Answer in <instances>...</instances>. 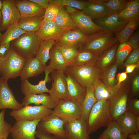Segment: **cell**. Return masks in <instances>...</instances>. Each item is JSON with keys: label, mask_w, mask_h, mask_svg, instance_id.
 Returning a JSON list of instances; mask_svg holds the SVG:
<instances>
[{"label": "cell", "mask_w": 139, "mask_h": 139, "mask_svg": "<svg viewBox=\"0 0 139 139\" xmlns=\"http://www.w3.org/2000/svg\"><path fill=\"white\" fill-rule=\"evenodd\" d=\"M112 120L109 100H98L92 107L86 121L89 135L102 127L107 126Z\"/></svg>", "instance_id": "6da1fadb"}, {"label": "cell", "mask_w": 139, "mask_h": 139, "mask_svg": "<svg viewBox=\"0 0 139 139\" xmlns=\"http://www.w3.org/2000/svg\"><path fill=\"white\" fill-rule=\"evenodd\" d=\"M119 42L114 33L101 31L88 35L82 49L99 56Z\"/></svg>", "instance_id": "7a4b0ae2"}, {"label": "cell", "mask_w": 139, "mask_h": 139, "mask_svg": "<svg viewBox=\"0 0 139 139\" xmlns=\"http://www.w3.org/2000/svg\"><path fill=\"white\" fill-rule=\"evenodd\" d=\"M83 86L93 87L101 80V72L96 65L68 66L65 72Z\"/></svg>", "instance_id": "3957f363"}, {"label": "cell", "mask_w": 139, "mask_h": 139, "mask_svg": "<svg viewBox=\"0 0 139 139\" xmlns=\"http://www.w3.org/2000/svg\"><path fill=\"white\" fill-rule=\"evenodd\" d=\"M41 41L36 33L26 32L11 41L10 46L27 60L35 57Z\"/></svg>", "instance_id": "277c9868"}, {"label": "cell", "mask_w": 139, "mask_h": 139, "mask_svg": "<svg viewBox=\"0 0 139 139\" xmlns=\"http://www.w3.org/2000/svg\"><path fill=\"white\" fill-rule=\"evenodd\" d=\"M26 60L11 46L7 55L0 59V74L6 80L20 76Z\"/></svg>", "instance_id": "5b68a950"}, {"label": "cell", "mask_w": 139, "mask_h": 139, "mask_svg": "<svg viewBox=\"0 0 139 139\" xmlns=\"http://www.w3.org/2000/svg\"><path fill=\"white\" fill-rule=\"evenodd\" d=\"M52 114L68 122L80 118L81 105L70 98L57 102Z\"/></svg>", "instance_id": "8992f818"}, {"label": "cell", "mask_w": 139, "mask_h": 139, "mask_svg": "<svg viewBox=\"0 0 139 139\" xmlns=\"http://www.w3.org/2000/svg\"><path fill=\"white\" fill-rule=\"evenodd\" d=\"M129 89L128 86H117L108 100L109 102L111 116L112 120L126 111L128 100Z\"/></svg>", "instance_id": "52a82bcc"}, {"label": "cell", "mask_w": 139, "mask_h": 139, "mask_svg": "<svg viewBox=\"0 0 139 139\" xmlns=\"http://www.w3.org/2000/svg\"><path fill=\"white\" fill-rule=\"evenodd\" d=\"M52 110L42 105L39 106H26L17 110H12L10 115L16 121L24 120L32 121L42 119L51 114Z\"/></svg>", "instance_id": "ba28073f"}, {"label": "cell", "mask_w": 139, "mask_h": 139, "mask_svg": "<svg viewBox=\"0 0 139 139\" xmlns=\"http://www.w3.org/2000/svg\"><path fill=\"white\" fill-rule=\"evenodd\" d=\"M65 122L51 114L41 119L38 125L37 129L61 139H66L64 128Z\"/></svg>", "instance_id": "9c48e42d"}, {"label": "cell", "mask_w": 139, "mask_h": 139, "mask_svg": "<svg viewBox=\"0 0 139 139\" xmlns=\"http://www.w3.org/2000/svg\"><path fill=\"white\" fill-rule=\"evenodd\" d=\"M65 72L63 70H58L51 73L53 82L49 93L51 99L56 103L69 98Z\"/></svg>", "instance_id": "30bf717a"}, {"label": "cell", "mask_w": 139, "mask_h": 139, "mask_svg": "<svg viewBox=\"0 0 139 139\" xmlns=\"http://www.w3.org/2000/svg\"><path fill=\"white\" fill-rule=\"evenodd\" d=\"M41 119L16 121L11 129L13 139H36V127Z\"/></svg>", "instance_id": "8fae6325"}, {"label": "cell", "mask_w": 139, "mask_h": 139, "mask_svg": "<svg viewBox=\"0 0 139 139\" xmlns=\"http://www.w3.org/2000/svg\"><path fill=\"white\" fill-rule=\"evenodd\" d=\"M1 10L2 21L0 25L1 31L6 30L10 26L17 24L21 18L15 0H3Z\"/></svg>", "instance_id": "7c38bea8"}, {"label": "cell", "mask_w": 139, "mask_h": 139, "mask_svg": "<svg viewBox=\"0 0 139 139\" xmlns=\"http://www.w3.org/2000/svg\"><path fill=\"white\" fill-rule=\"evenodd\" d=\"M93 22L103 31L115 34L121 30L128 21L124 20L120 13H115L110 14Z\"/></svg>", "instance_id": "4fadbf2b"}, {"label": "cell", "mask_w": 139, "mask_h": 139, "mask_svg": "<svg viewBox=\"0 0 139 139\" xmlns=\"http://www.w3.org/2000/svg\"><path fill=\"white\" fill-rule=\"evenodd\" d=\"M88 36L78 29L71 30L62 34L55 41L54 45L80 49L84 45Z\"/></svg>", "instance_id": "5bb4252c"}, {"label": "cell", "mask_w": 139, "mask_h": 139, "mask_svg": "<svg viewBox=\"0 0 139 139\" xmlns=\"http://www.w3.org/2000/svg\"><path fill=\"white\" fill-rule=\"evenodd\" d=\"M64 127L66 139H90L86 121L80 118L65 123Z\"/></svg>", "instance_id": "9a60e30c"}, {"label": "cell", "mask_w": 139, "mask_h": 139, "mask_svg": "<svg viewBox=\"0 0 139 139\" xmlns=\"http://www.w3.org/2000/svg\"><path fill=\"white\" fill-rule=\"evenodd\" d=\"M7 81L0 77V109L19 110L23 106L15 99L8 86Z\"/></svg>", "instance_id": "2e32d148"}, {"label": "cell", "mask_w": 139, "mask_h": 139, "mask_svg": "<svg viewBox=\"0 0 139 139\" xmlns=\"http://www.w3.org/2000/svg\"><path fill=\"white\" fill-rule=\"evenodd\" d=\"M78 29L87 35H89L102 31L88 16L82 11L69 14Z\"/></svg>", "instance_id": "e0dca14e"}, {"label": "cell", "mask_w": 139, "mask_h": 139, "mask_svg": "<svg viewBox=\"0 0 139 139\" xmlns=\"http://www.w3.org/2000/svg\"><path fill=\"white\" fill-rule=\"evenodd\" d=\"M68 31L58 26L54 21H43L36 33L41 41L50 40L55 41Z\"/></svg>", "instance_id": "ac0fdd59"}, {"label": "cell", "mask_w": 139, "mask_h": 139, "mask_svg": "<svg viewBox=\"0 0 139 139\" xmlns=\"http://www.w3.org/2000/svg\"><path fill=\"white\" fill-rule=\"evenodd\" d=\"M106 0L86 1L82 11L93 21L110 14L105 3Z\"/></svg>", "instance_id": "d6986e66"}, {"label": "cell", "mask_w": 139, "mask_h": 139, "mask_svg": "<svg viewBox=\"0 0 139 139\" xmlns=\"http://www.w3.org/2000/svg\"><path fill=\"white\" fill-rule=\"evenodd\" d=\"M114 120L127 136L139 132V116H135L126 111Z\"/></svg>", "instance_id": "ffe728a7"}, {"label": "cell", "mask_w": 139, "mask_h": 139, "mask_svg": "<svg viewBox=\"0 0 139 139\" xmlns=\"http://www.w3.org/2000/svg\"><path fill=\"white\" fill-rule=\"evenodd\" d=\"M15 2L20 13V19L44 15L45 9L31 0H15Z\"/></svg>", "instance_id": "44dd1931"}, {"label": "cell", "mask_w": 139, "mask_h": 139, "mask_svg": "<svg viewBox=\"0 0 139 139\" xmlns=\"http://www.w3.org/2000/svg\"><path fill=\"white\" fill-rule=\"evenodd\" d=\"M49 55L50 62L44 70L45 75H49L55 71L63 70L65 72L68 65L60 50L54 45L50 50Z\"/></svg>", "instance_id": "7402d4cb"}, {"label": "cell", "mask_w": 139, "mask_h": 139, "mask_svg": "<svg viewBox=\"0 0 139 139\" xmlns=\"http://www.w3.org/2000/svg\"><path fill=\"white\" fill-rule=\"evenodd\" d=\"M45 67L36 57L26 60L20 76L21 81L36 76L44 71Z\"/></svg>", "instance_id": "603a6c76"}, {"label": "cell", "mask_w": 139, "mask_h": 139, "mask_svg": "<svg viewBox=\"0 0 139 139\" xmlns=\"http://www.w3.org/2000/svg\"><path fill=\"white\" fill-rule=\"evenodd\" d=\"M66 74L69 98L81 105L85 96L86 88L82 86L70 75Z\"/></svg>", "instance_id": "cb8c5ba5"}, {"label": "cell", "mask_w": 139, "mask_h": 139, "mask_svg": "<svg viewBox=\"0 0 139 139\" xmlns=\"http://www.w3.org/2000/svg\"><path fill=\"white\" fill-rule=\"evenodd\" d=\"M50 81V77H45L44 80L40 81L38 84L34 85L30 83L28 80L21 81L20 89L25 95H35L49 92V90L46 87V83Z\"/></svg>", "instance_id": "d4e9b609"}, {"label": "cell", "mask_w": 139, "mask_h": 139, "mask_svg": "<svg viewBox=\"0 0 139 139\" xmlns=\"http://www.w3.org/2000/svg\"><path fill=\"white\" fill-rule=\"evenodd\" d=\"M57 103L52 100L49 95L44 93L25 95L21 103L23 107L31 104H34L36 106L41 104L51 109L55 107Z\"/></svg>", "instance_id": "484cf974"}, {"label": "cell", "mask_w": 139, "mask_h": 139, "mask_svg": "<svg viewBox=\"0 0 139 139\" xmlns=\"http://www.w3.org/2000/svg\"><path fill=\"white\" fill-rule=\"evenodd\" d=\"M75 57L68 65L71 66L96 65L99 56L89 51L79 49Z\"/></svg>", "instance_id": "4316f807"}, {"label": "cell", "mask_w": 139, "mask_h": 139, "mask_svg": "<svg viewBox=\"0 0 139 139\" xmlns=\"http://www.w3.org/2000/svg\"><path fill=\"white\" fill-rule=\"evenodd\" d=\"M119 44V42H118L99 56L96 65L100 69L102 73L115 60L116 50Z\"/></svg>", "instance_id": "83f0119b"}, {"label": "cell", "mask_w": 139, "mask_h": 139, "mask_svg": "<svg viewBox=\"0 0 139 139\" xmlns=\"http://www.w3.org/2000/svg\"><path fill=\"white\" fill-rule=\"evenodd\" d=\"M98 139H128L127 136L115 120H112Z\"/></svg>", "instance_id": "f1b7e54d"}, {"label": "cell", "mask_w": 139, "mask_h": 139, "mask_svg": "<svg viewBox=\"0 0 139 139\" xmlns=\"http://www.w3.org/2000/svg\"><path fill=\"white\" fill-rule=\"evenodd\" d=\"M97 101L94 95L93 88H86L85 96L81 105V118L87 121L92 107Z\"/></svg>", "instance_id": "f546056e"}, {"label": "cell", "mask_w": 139, "mask_h": 139, "mask_svg": "<svg viewBox=\"0 0 139 139\" xmlns=\"http://www.w3.org/2000/svg\"><path fill=\"white\" fill-rule=\"evenodd\" d=\"M44 20V16L28 17L20 19L17 24L26 32L36 33L41 27Z\"/></svg>", "instance_id": "4dcf8cb0"}, {"label": "cell", "mask_w": 139, "mask_h": 139, "mask_svg": "<svg viewBox=\"0 0 139 139\" xmlns=\"http://www.w3.org/2000/svg\"><path fill=\"white\" fill-rule=\"evenodd\" d=\"M54 21L58 26L67 30L78 29L64 6L60 7Z\"/></svg>", "instance_id": "1f68e13d"}, {"label": "cell", "mask_w": 139, "mask_h": 139, "mask_svg": "<svg viewBox=\"0 0 139 139\" xmlns=\"http://www.w3.org/2000/svg\"><path fill=\"white\" fill-rule=\"evenodd\" d=\"M139 25V18L128 22L124 28L115 34L119 43L127 42L134 32L138 28Z\"/></svg>", "instance_id": "d6a6232c"}, {"label": "cell", "mask_w": 139, "mask_h": 139, "mask_svg": "<svg viewBox=\"0 0 139 139\" xmlns=\"http://www.w3.org/2000/svg\"><path fill=\"white\" fill-rule=\"evenodd\" d=\"M116 87V85L113 88H109L101 80H98L93 87L94 95L97 101L108 100Z\"/></svg>", "instance_id": "836d02e7"}, {"label": "cell", "mask_w": 139, "mask_h": 139, "mask_svg": "<svg viewBox=\"0 0 139 139\" xmlns=\"http://www.w3.org/2000/svg\"><path fill=\"white\" fill-rule=\"evenodd\" d=\"M55 42L54 40L42 41L40 45L35 57L40 60L45 67L47 66L46 63L50 59V51Z\"/></svg>", "instance_id": "e575fe53"}, {"label": "cell", "mask_w": 139, "mask_h": 139, "mask_svg": "<svg viewBox=\"0 0 139 139\" xmlns=\"http://www.w3.org/2000/svg\"><path fill=\"white\" fill-rule=\"evenodd\" d=\"M26 32L20 28L17 24L10 26L2 35L0 46L11 42Z\"/></svg>", "instance_id": "d590c367"}, {"label": "cell", "mask_w": 139, "mask_h": 139, "mask_svg": "<svg viewBox=\"0 0 139 139\" xmlns=\"http://www.w3.org/2000/svg\"><path fill=\"white\" fill-rule=\"evenodd\" d=\"M118 66L115 62L110 65L102 74L101 80L109 88H113L117 84L115 77Z\"/></svg>", "instance_id": "8d00e7d4"}, {"label": "cell", "mask_w": 139, "mask_h": 139, "mask_svg": "<svg viewBox=\"0 0 139 139\" xmlns=\"http://www.w3.org/2000/svg\"><path fill=\"white\" fill-rule=\"evenodd\" d=\"M132 49L127 42L119 43L116 51L115 62L118 66L123 64Z\"/></svg>", "instance_id": "74e56055"}, {"label": "cell", "mask_w": 139, "mask_h": 139, "mask_svg": "<svg viewBox=\"0 0 139 139\" xmlns=\"http://www.w3.org/2000/svg\"><path fill=\"white\" fill-rule=\"evenodd\" d=\"M128 1L126 0H106L105 3L110 14L120 13L124 10Z\"/></svg>", "instance_id": "f35d334b"}, {"label": "cell", "mask_w": 139, "mask_h": 139, "mask_svg": "<svg viewBox=\"0 0 139 139\" xmlns=\"http://www.w3.org/2000/svg\"><path fill=\"white\" fill-rule=\"evenodd\" d=\"M6 110L2 109L0 112V139L7 138L11 133L12 127L11 125L5 119Z\"/></svg>", "instance_id": "ab89813d"}, {"label": "cell", "mask_w": 139, "mask_h": 139, "mask_svg": "<svg viewBox=\"0 0 139 139\" xmlns=\"http://www.w3.org/2000/svg\"><path fill=\"white\" fill-rule=\"evenodd\" d=\"M54 46L60 50L68 65L75 57L79 51L78 49L74 47Z\"/></svg>", "instance_id": "60d3db41"}, {"label": "cell", "mask_w": 139, "mask_h": 139, "mask_svg": "<svg viewBox=\"0 0 139 139\" xmlns=\"http://www.w3.org/2000/svg\"><path fill=\"white\" fill-rule=\"evenodd\" d=\"M49 2L56 4L60 7L68 6L82 10L86 1L76 0H49Z\"/></svg>", "instance_id": "b9f144b4"}, {"label": "cell", "mask_w": 139, "mask_h": 139, "mask_svg": "<svg viewBox=\"0 0 139 139\" xmlns=\"http://www.w3.org/2000/svg\"><path fill=\"white\" fill-rule=\"evenodd\" d=\"M49 2L48 6L45 10L43 21H54L59 10L60 7L59 6L49 1Z\"/></svg>", "instance_id": "7bdbcfd3"}, {"label": "cell", "mask_w": 139, "mask_h": 139, "mask_svg": "<svg viewBox=\"0 0 139 139\" xmlns=\"http://www.w3.org/2000/svg\"><path fill=\"white\" fill-rule=\"evenodd\" d=\"M139 46L133 49L125 60L124 65L139 64Z\"/></svg>", "instance_id": "ee69618b"}, {"label": "cell", "mask_w": 139, "mask_h": 139, "mask_svg": "<svg viewBox=\"0 0 139 139\" xmlns=\"http://www.w3.org/2000/svg\"><path fill=\"white\" fill-rule=\"evenodd\" d=\"M127 111L134 115L139 116V100L135 99L128 101L127 105Z\"/></svg>", "instance_id": "f6af8a7d"}, {"label": "cell", "mask_w": 139, "mask_h": 139, "mask_svg": "<svg viewBox=\"0 0 139 139\" xmlns=\"http://www.w3.org/2000/svg\"><path fill=\"white\" fill-rule=\"evenodd\" d=\"M120 14L124 20L129 21L139 18V9L122 11Z\"/></svg>", "instance_id": "bcb514c9"}, {"label": "cell", "mask_w": 139, "mask_h": 139, "mask_svg": "<svg viewBox=\"0 0 139 139\" xmlns=\"http://www.w3.org/2000/svg\"><path fill=\"white\" fill-rule=\"evenodd\" d=\"M139 31L137 30L127 42L132 49L138 47Z\"/></svg>", "instance_id": "7dc6e473"}, {"label": "cell", "mask_w": 139, "mask_h": 139, "mask_svg": "<svg viewBox=\"0 0 139 139\" xmlns=\"http://www.w3.org/2000/svg\"><path fill=\"white\" fill-rule=\"evenodd\" d=\"M36 138L39 139H61L52 135L46 133L38 129L35 134Z\"/></svg>", "instance_id": "c3c4849f"}, {"label": "cell", "mask_w": 139, "mask_h": 139, "mask_svg": "<svg viewBox=\"0 0 139 139\" xmlns=\"http://www.w3.org/2000/svg\"><path fill=\"white\" fill-rule=\"evenodd\" d=\"M139 9V0L128 1L122 11Z\"/></svg>", "instance_id": "681fc988"}, {"label": "cell", "mask_w": 139, "mask_h": 139, "mask_svg": "<svg viewBox=\"0 0 139 139\" xmlns=\"http://www.w3.org/2000/svg\"><path fill=\"white\" fill-rule=\"evenodd\" d=\"M11 45V42L0 46V59L5 57L7 54Z\"/></svg>", "instance_id": "f907efd6"}, {"label": "cell", "mask_w": 139, "mask_h": 139, "mask_svg": "<svg viewBox=\"0 0 139 139\" xmlns=\"http://www.w3.org/2000/svg\"><path fill=\"white\" fill-rule=\"evenodd\" d=\"M139 91V76L137 75L134 78L133 82L132 91L134 94L137 93Z\"/></svg>", "instance_id": "816d5d0a"}, {"label": "cell", "mask_w": 139, "mask_h": 139, "mask_svg": "<svg viewBox=\"0 0 139 139\" xmlns=\"http://www.w3.org/2000/svg\"><path fill=\"white\" fill-rule=\"evenodd\" d=\"M118 82L116 85L118 87H120L121 85L122 82L125 81L127 77V73L126 72L119 73L117 75Z\"/></svg>", "instance_id": "f5cc1de1"}, {"label": "cell", "mask_w": 139, "mask_h": 139, "mask_svg": "<svg viewBox=\"0 0 139 139\" xmlns=\"http://www.w3.org/2000/svg\"><path fill=\"white\" fill-rule=\"evenodd\" d=\"M31 1L37 3L45 10L48 7L49 3V0H31Z\"/></svg>", "instance_id": "db71d44e"}, {"label": "cell", "mask_w": 139, "mask_h": 139, "mask_svg": "<svg viewBox=\"0 0 139 139\" xmlns=\"http://www.w3.org/2000/svg\"><path fill=\"white\" fill-rule=\"evenodd\" d=\"M139 64H131L126 65V72L127 73L132 72L136 68L139 67Z\"/></svg>", "instance_id": "11a10c76"}, {"label": "cell", "mask_w": 139, "mask_h": 139, "mask_svg": "<svg viewBox=\"0 0 139 139\" xmlns=\"http://www.w3.org/2000/svg\"><path fill=\"white\" fill-rule=\"evenodd\" d=\"M64 7L66 12L69 14L74 13L78 11L77 9L69 6H65Z\"/></svg>", "instance_id": "9f6ffc18"}, {"label": "cell", "mask_w": 139, "mask_h": 139, "mask_svg": "<svg viewBox=\"0 0 139 139\" xmlns=\"http://www.w3.org/2000/svg\"><path fill=\"white\" fill-rule=\"evenodd\" d=\"M127 138L129 139H139V133L129 134L128 135Z\"/></svg>", "instance_id": "6f0895ef"}, {"label": "cell", "mask_w": 139, "mask_h": 139, "mask_svg": "<svg viewBox=\"0 0 139 139\" xmlns=\"http://www.w3.org/2000/svg\"><path fill=\"white\" fill-rule=\"evenodd\" d=\"M2 5V0H0V24L2 21V16L1 13V10Z\"/></svg>", "instance_id": "680465c9"}, {"label": "cell", "mask_w": 139, "mask_h": 139, "mask_svg": "<svg viewBox=\"0 0 139 139\" xmlns=\"http://www.w3.org/2000/svg\"><path fill=\"white\" fill-rule=\"evenodd\" d=\"M2 34L1 33V31H0V42H1V39H2Z\"/></svg>", "instance_id": "91938a15"}, {"label": "cell", "mask_w": 139, "mask_h": 139, "mask_svg": "<svg viewBox=\"0 0 139 139\" xmlns=\"http://www.w3.org/2000/svg\"><path fill=\"white\" fill-rule=\"evenodd\" d=\"M7 139V138H5V139Z\"/></svg>", "instance_id": "94428289"}]
</instances>
